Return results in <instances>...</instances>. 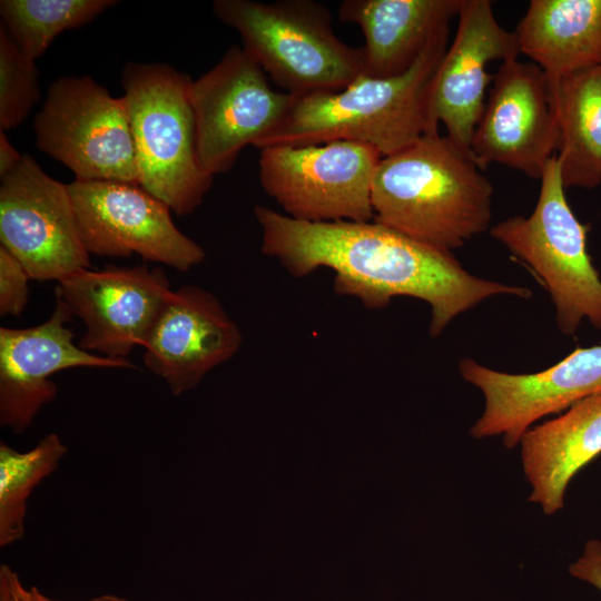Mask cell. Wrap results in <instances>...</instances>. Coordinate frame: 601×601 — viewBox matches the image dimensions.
I'll return each mask as SVG.
<instances>
[{
	"label": "cell",
	"instance_id": "cell-28",
	"mask_svg": "<svg viewBox=\"0 0 601 601\" xmlns=\"http://www.w3.org/2000/svg\"><path fill=\"white\" fill-rule=\"evenodd\" d=\"M22 156L10 142L6 131L0 130V178L12 173L19 166Z\"/></svg>",
	"mask_w": 601,
	"mask_h": 601
},
{
	"label": "cell",
	"instance_id": "cell-27",
	"mask_svg": "<svg viewBox=\"0 0 601 601\" xmlns=\"http://www.w3.org/2000/svg\"><path fill=\"white\" fill-rule=\"evenodd\" d=\"M27 590L13 570L0 566V601H28Z\"/></svg>",
	"mask_w": 601,
	"mask_h": 601
},
{
	"label": "cell",
	"instance_id": "cell-10",
	"mask_svg": "<svg viewBox=\"0 0 601 601\" xmlns=\"http://www.w3.org/2000/svg\"><path fill=\"white\" fill-rule=\"evenodd\" d=\"M68 188L89 255L136 254L181 273L204 262V248L180 231L171 209L139 184L75 179Z\"/></svg>",
	"mask_w": 601,
	"mask_h": 601
},
{
	"label": "cell",
	"instance_id": "cell-8",
	"mask_svg": "<svg viewBox=\"0 0 601 601\" xmlns=\"http://www.w3.org/2000/svg\"><path fill=\"white\" fill-rule=\"evenodd\" d=\"M383 156L374 147L337 140L260 149L259 181L290 218L374 220L371 194Z\"/></svg>",
	"mask_w": 601,
	"mask_h": 601
},
{
	"label": "cell",
	"instance_id": "cell-26",
	"mask_svg": "<svg viewBox=\"0 0 601 601\" xmlns=\"http://www.w3.org/2000/svg\"><path fill=\"white\" fill-rule=\"evenodd\" d=\"M569 573L601 591V541L590 540L581 555L570 564Z\"/></svg>",
	"mask_w": 601,
	"mask_h": 601
},
{
	"label": "cell",
	"instance_id": "cell-29",
	"mask_svg": "<svg viewBox=\"0 0 601 601\" xmlns=\"http://www.w3.org/2000/svg\"><path fill=\"white\" fill-rule=\"evenodd\" d=\"M27 599L28 601H61V600L47 597L36 587H31L30 589L27 590ZM83 601H128V600L118 595H114V594H104V595H98V597L83 600Z\"/></svg>",
	"mask_w": 601,
	"mask_h": 601
},
{
	"label": "cell",
	"instance_id": "cell-2",
	"mask_svg": "<svg viewBox=\"0 0 601 601\" xmlns=\"http://www.w3.org/2000/svg\"><path fill=\"white\" fill-rule=\"evenodd\" d=\"M473 154L431 132L381 159L372 183L374 221L452 252L484 233L493 187Z\"/></svg>",
	"mask_w": 601,
	"mask_h": 601
},
{
	"label": "cell",
	"instance_id": "cell-17",
	"mask_svg": "<svg viewBox=\"0 0 601 601\" xmlns=\"http://www.w3.org/2000/svg\"><path fill=\"white\" fill-rule=\"evenodd\" d=\"M242 342L220 300L201 287L185 285L167 299L142 347V362L177 396L230 359Z\"/></svg>",
	"mask_w": 601,
	"mask_h": 601
},
{
	"label": "cell",
	"instance_id": "cell-5",
	"mask_svg": "<svg viewBox=\"0 0 601 601\" xmlns=\"http://www.w3.org/2000/svg\"><path fill=\"white\" fill-rule=\"evenodd\" d=\"M191 82L166 63L129 62L121 75L138 184L178 216L193 214L214 180L198 158Z\"/></svg>",
	"mask_w": 601,
	"mask_h": 601
},
{
	"label": "cell",
	"instance_id": "cell-12",
	"mask_svg": "<svg viewBox=\"0 0 601 601\" xmlns=\"http://www.w3.org/2000/svg\"><path fill=\"white\" fill-rule=\"evenodd\" d=\"M559 146L558 112L544 71L518 59L502 62L471 139L480 167L497 162L540 179Z\"/></svg>",
	"mask_w": 601,
	"mask_h": 601
},
{
	"label": "cell",
	"instance_id": "cell-25",
	"mask_svg": "<svg viewBox=\"0 0 601 601\" xmlns=\"http://www.w3.org/2000/svg\"><path fill=\"white\" fill-rule=\"evenodd\" d=\"M28 270L7 248L0 245V315L19 316L29 298Z\"/></svg>",
	"mask_w": 601,
	"mask_h": 601
},
{
	"label": "cell",
	"instance_id": "cell-11",
	"mask_svg": "<svg viewBox=\"0 0 601 601\" xmlns=\"http://www.w3.org/2000/svg\"><path fill=\"white\" fill-rule=\"evenodd\" d=\"M0 240L35 280L60 282L89 268L68 184L29 155L1 178Z\"/></svg>",
	"mask_w": 601,
	"mask_h": 601
},
{
	"label": "cell",
	"instance_id": "cell-6",
	"mask_svg": "<svg viewBox=\"0 0 601 601\" xmlns=\"http://www.w3.org/2000/svg\"><path fill=\"white\" fill-rule=\"evenodd\" d=\"M540 179L532 214L509 217L490 234L543 282L563 334L574 335L583 319L601 329V279L587 250L588 227L566 200L556 155Z\"/></svg>",
	"mask_w": 601,
	"mask_h": 601
},
{
	"label": "cell",
	"instance_id": "cell-9",
	"mask_svg": "<svg viewBox=\"0 0 601 601\" xmlns=\"http://www.w3.org/2000/svg\"><path fill=\"white\" fill-rule=\"evenodd\" d=\"M296 96L272 88L265 71L243 48H229L193 80L198 158L210 176L229 170L246 146L259 148Z\"/></svg>",
	"mask_w": 601,
	"mask_h": 601
},
{
	"label": "cell",
	"instance_id": "cell-13",
	"mask_svg": "<svg viewBox=\"0 0 601 601\" xmlns=\"http://www.w3.org/2000/svg\"><path fill=\"white\" fill-rule=\"evenodd\" d=\"M464 381L484 396V410L470 430L475 439L502 436L512 449L539 420L601 393V345L578 347L536 373L511 374L472 358L459 364Z\"/></svg>",
	"mask_w": 601,
	"mask_h": 601
},
{
	"label": "cell",
	"instance_id": "cell-21",
	"mask_svg": "<svg viewBox=\"0 0 601 601\" xmlns=\"http://www.w3.org/2000/svg\"><path fill=\"white\" fill-rule=\"evenodd\" d=\"M550 85L560 126L556 157L564 188H594L601 184V66Z\"/></svg>",
	"mask_w": 601,
	"mask_h": 601
},
{
	"label": "cell",
	"instance_id": "cell-14",
	"mask_svg": "<svg viewBox=\"0 0 601 601\" xmlns=\"http://www.w3.org/2000/svg\"><path fill=\"white\" fill-rule=\"evenodd\" d=\"M171 292L164 272L146 265L85 268L56 287V296L85 325L78 345L116 359L144 347Z\"/></svg>",
	"mask_w": 601,
	"mask_h": 601
},
{
	"label": "cell",
	"instance_id": "cell-3",
	"mask_svg": "<svg viewBox=\"0 0 601 601\" xmlns=\"http://www.w3.org/2000/svg\"><path fill=\"white\" fill-rule=\"evenodd\" d=\"M449 37L450 24L435 32L415 63L400 76H361L339 91L296 96L258 149L346 140L370 145L385 157L437 132L430 120V93Z\"/></svg>",
	"mask_w": 601,
	"mask_h": 601
},
{
	"label": "cell",
	"instance_id": "cell-22",
	"mask_svg": "<svg viewBox=\"0 0 601 601\" xmlns=\"http://www.w3.org/2000/svg\"><path fill=\"white\" fill-rule=\"evenodd\" d=\"M67 453L55 434L42 437L36 446L18 452L0 444V545L8 546L24 535L27 501L33 489L51 474Z\"/></svg>",
	"mask_w": 601,
	"mask_h": 601
},
{
	"label": "cell",
	"instance_id": "cell-7",
	"mask_svg": "<svg viewBox=\"0 0 601 601\" xmlns=\"http://www.w3.org/2000/svg\"><path fill=\"white\" fill-rule=\"evenodd\" d=\"M33 129L38 149L68 167L76 180L138 184L125 99L111 96L91 77L56 79Z\"/></svg>",
	"mask_w": 601,
	"mask_h": 601
},
{
	"label": "cell",
	"instance_id": "cell-15",
	"mask_svg": "<svg viewBox=\"0 0 601 601\" xmlns=\"http://www.w3.org/2000/svg\"><path fill=\"white\" fill-rule=\"evenodd\" d=\"M72 314L56 296L50 317L26 328H0V424L23 433L57 396L50 380L72 367L136 368L129 359L100 356L73 342Z\"/></svg>",
	"mask_w": 601,
	"mask_h": 601
},
{
	"label": "cell",
	"instance_id": "cell-23",
	"mask_svg": "<svg viewBox=\"0 0 601 601\" xmlns=\"http://www.w3.org/2000/svg\"><path fill=\"white\" fill-rule=\"evenodd\" d=\"M114 0H1L0 16L21 52L36 61L66 30L95 20Z\"/></svg>",
	"mask_w": 601,
	"mask_h": 601
},
{
	"label": "cell",
	"instance_id": "cell-19",
	"mask_svg": "<svg viewBox=\"0 0 601 601\" xmlns=\"http://www.w3.org/2000/svg\"><path fill=\"white\" fill-rule=\"evenodd\" d=\"M529 501L552 515L564 505L572 477L601 454V393L571 405L558 417L531 426L521 437Z\"/></svg>",
	"mask_w": 601,
	"mask_h": 601
},
{
	"label": "cell",
	"instance_id": "cell-16",
	"mask_svg": "<svg viewBox=\"0 0 601 601\" xmlns=\"http://www.w3.org/2000/svg\"><path fill=\"white\" fill-rule=\"evenodd\" d=\"M520 53L515 32L497 22L491 1L463 0L453 42L440 62L431 88L428 112L433 129L437 130L442 122L446 136L471 151V139L492 80L486 67L491 61L502 63L518 59Z\"/></svg>",
	"mask_w": 601,
	"mask_h": 601
},
{
	"label": "cell",
	"instance_id": "cell-1",
	"mask_svg": "<svg viewBox=\"0 0 601 601\" xmlns=\"http://www.w3.org/2000/svg\"><path fill=\"white\" fill-rule=\"evenodd\" d=\"M254 215L262 229V253L292 275L303 277L328 267L335 272V293L356 297L368 309L384 308L395 296L422 299L431 307L432 337L489 297L532 296L526 287L480 278L452 252L374 220L311 223L260 205Z\"/></svg>",
	"mask_w": 601,
	"mask_h": 601
},
{
	"label": "cell",
	"instance_id": "cell-18",
	"mask_svg": "<svg viewBox=\"0 0 601 601\" xmlns=\"http://www.w3.org/2000/svg\"><path fill=\"white\" fill-rule=\"evenodd\" d=\"M463 0H345L343 22L364 35L363 77L392 78L406 72L431 38L459 16Z\"/></svg>",
	"mask_w": 601,
	"mask_h": 601
},
{
	"label": "cell",
	"instance_id": "cell-20",
	"mask_svg": "<svg viewBox=\"0 0 601 601\" xmlns=\"http://www.w3.org/2000/svg\"><path fill=\"white\" fill-rule=\"evenodd\" d=\"M514 32L550 81L601 66V0H532Z\"/></svg>",
	"mask_w": 601,
	"mask_h": 601
},
{
	"label": "cell",
	"instance_id": "cell-24",
	"mask_svg": "<svg viewBox=\"0 0 601 601\" xmlns=\"http://www.w3.org/2000/svg\"><path fill=\"white\" fill-rule=\"evenodd\" d=\"M40 98L38 70L0 27V130L19 126Z\"/></svg>",
	"mask_w": 601,
	"mask_h": 601
},
{
	"label": "cell",
	"instance_id": "cell-4",
	"mask_svg": "<svg viewBox=\"0 0 601 601\" xmlns=\"http://www.w3.org/2000/svg\"><path fill=\"white\" fill-rule=\"evenodd\" d=\"M215 16L235 29L243 48L285 92L339 91L363 73V50L346 45L329 9L314 0H216Z\"/></svg>",
	"mask_w": 601,
	"mask_h": 601
}]
</instances>
